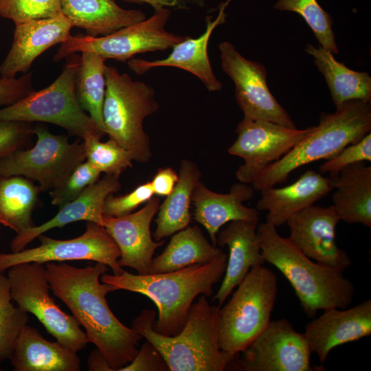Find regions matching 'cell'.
Returning a JSON list of instances; mask_svg holds the SVG:
<instances>
[{
    "instance_id": "6da1fadb",
    "label": "cell",
    "mask_w": 371,
    "mask_h": 371,
    "mask_svg": "<svg viewBox=\"0 0 371 371\" xmlns=\"http://www.w3.org/2000/svg\"><path fill=\"white\" fill-rule=\"evenodd\" d=\"M50 289L70 310L85 329L89 342L98 348L113 371H119L133 361L142 337L123 324L111 311L106 295L117 291L100 282L109 271L101 262L78 268L65 262L45 264Z\"/></svg>"
},
{
    "instance_id": "7a4b0ae2",
    "label": "cell",
    "mask_w": 371,
    "mask_h": 371,
    "mask_svg": "<svg viewBox=\"0 0 371 371\" xmlns=\"http://www.w3.org/2000/svg\"><path fill=\"white\" fill-rule=\"evenodd\" d=\"M227 260V255L222 251L208 262L194 264L174 271L146 275L126 271L120 275L105 273L100 280L117 290L138 293L150 298L158 310L154 329L163 335L175 336L186 325L195 298L202 294L212 295L213 286L225 273Z\"/></svg>"
},
{
    "instance_id": "3957f363",
    "label": "cell",
    "mask_w": 371,
    "mask_h": 371,
    "mask_svg": "<svg viewBox=\"0 0 371 371\" xmlns=\"http://www.w3.org/2000/svg\"><path fill=\"white\" fill-rule=\"evenodd\" d=\"M219 308L211 306L202 294L192 304L186 325L175 336L163 335L154 329L157 314L151 309H144L133 319L132 328L160 352L170 371L230 370L238 354L219 348Z\"/></svg>"
},
{
    "instance_id": "277c9868",
    "label": "cell",
    "mask_w": 371,
    "mask_h": 371,
    "mask_svg": "<svg viewBox=\"0 0 371 371\" xmlns=\"http://www.w3.org/2000/svg\"><path fill=\"white\" fill-rule=\"evenodd\" d=\"M257 236L266 262L290 282L307 317H315L319 310L346 308L352 303L355 286L343 272L314 262L266 222L258 223Z\"/></svg>"
},
{
    "instance_id": "5b68a950",
    "label": "cell",
    "mask_w": 371,
    "mask_h": 371,
    "mask_svg": "<svg viewBox=\"0 0 371 371\" xmlns=\"http://www.w3.org/2000/svg\"><path fill=\"white\" fill-rule=\"evenodd\" d=\"M371 131L370 102H345L333 113H322L319 124L292 149L261 171L251 185L256 192L285 182L298 168L328 159Z\"/></svg>"
},
{
    "instance_id": "8992f818",
    "label": "cell",
    "mask_w": 371,
    "mask_h": 371,
    "mask_svg": "<svg viewBox=\"0 0 371 371\" xmlns=\"http://www.w3.org/2000/svg\"><path fill=\"white\" fill-rule=\"evenodd\" d=\"M105 78L102 110L105 133L128 150L133 161L146 163L152 151L143 124L159 109L155 90L113 67H106Z\"/></svg>"
},
{
    "instance_id": "52a82bcc",
    "label": "cell",
    "mask_w": 371,
    "mask_h": 371,
    "mask_svg": "<svg viewBox=\"0 0 371 371\" xmlns=\"http://www.w3.org/2000/svg\"><path fill=\"white\" fill-rule=\"evenodd\" d=\"M228 302L219 308V348L237 355L245 350L271 322L278 278L264 265L251 268Z\"/></svg>"
},
{
    "instance_id": "ba28073f",
    "label": "cell",
    "mask_w": 371,
    "mask_h": 371,
    "mask_svg": "<svg viewBox=\"0 0 371 371\" xmlns=\"http://www.w3.org/2000/svg\"><path fill=\"white\" fill-rule=\"evenodd\" d=\"M80 63L78 54L67 57L62 72L49 86L0 109V120L50 123L81 139L89 136L101 138L105 133L80 107L76 98V78Z\"/></svg>"
},
{
    "instance_id": "9c48e42d",
    "label": "cell",
    "mask_w": 371,
    "mask_h": 371,
    "mask_svg": "<svg viewBox=\"0 0 371 371\" xmlns=\"http://www.w3.org/2000/svg\"><path fill=\"white\" fill-rule=\"evenodd\" d=\"M36 144L0 157V177L23 176L37 181L41 192L60 187L75 168L86 159L85 144L69 135H55L43 125L33 126Z\"/></svg>"
},
{
    "instance_id": "30bf717a",
    "label": "cell",
    "mask_w": 371,
    "mask_h": 371,
    "mask_svg": "<svg viewBox=\"0 0 371 371\" xmlns=\"http://www.w3.org/2000/svg\"><path fill=\"white\" fill-rule=\"evenodd\" d=\"M170 15L168 9L161 8L156 9L150 18L105 36L70 35L60 44L54 60L60 61L76 52H91L105 60L124 62L138 54L172 48L189 36L175 34L166 30Z\"/></svg>"
},
{
    "instance_id": "8fae6325",
    "label": "cell",
    "mask_w": 371,
    "mask_h": 371,
    "mask_svg": "<svg viewBox=\"0 0 371 371\" xmlns=\"http://www.w3.org/2000/svg\"><path fill=\"white\" fill-rule=\"evenodd\" d=\"M8 270L12 299L20 308L33 314L65 346L76 352L86 348L89 340L78 322L72 315L62 311L50 296L44 265L24 262Z\"/></svg>"
},
{
    "instance_id": "7c38bea8",
    "label": "cell",
    "mask_w": 371,
    "mask_h": 371,
    "mask_svg": "<svg viewBox=\"0 0 371 371\" xmlns=\"http://www.w3.org/2000/svg\"><path fill=\"white\" fill-rule=\"evenodd\" d=\"M85 232L72 239H54L44 234L38 238L40 245L18 252L0 253V272L24 262H63L74 260H91L107 265L115 275L125 270L119 265L120 249L105 229L97 223L86 221Z\"/></svg>"
},
{
    "instance_id": "4fadbf2b",
    "label": "cell",
    "mask_w": 371,
    "mask_h": 371,
    "mask_svg": "<svg viewBox=\"0 0 371 371\" xmlns=\"http://www.w3.org/2000/svg\"><path fill=\"white\" fill-rule=\"evenodd\" d=\"M235 357L234 371H324L311 366L312 353L304 333L297 332L286 319L269 322L266 328Z\"/></svg>"
},
{
    "instance_id": "5bb4252c",
    "label": "cell",
    "mask_w": 371,
    "mask_h": 371,
    "mask_svg": "<svg viewBox=\"0 0 371 371\" xmlns=\"http://www.w3.org/2000/svg\"><path fill=\"white\" fill-rule=\"evenodd\" d=\"M313 126L305 129L289 128L273 122L244 117L236 128L237 138L228 153L243 159L236 176L240 182L251 184L267 166L279 160Z\"/></svg>"
},
{
    "instance_id": "9a60e30c",
    "label": "cell",
    "mask_w": 371,
    "mask_h": 371,
    "mask_svg": "<svg viewBox=\"0 0 371 371\" xmlns=\"http://www.w3.org/2000/svg\"><path fill=\"white\" fill-rule=\"evenodd\" d=\"M223 71L235 85V97L244 117L297 126L278 103L267 84V71L260 63L244 58L229 42L218 45Z\"/></svg>"
},
{
    "instance_id": "2e32d148",
    "label": "cell",
    "mask_w": 371,
    "mask_h": 371,
    "mask_svg": "<svg viewBox=\"0 0 371 371\" xmlns=\"http://www.w3.org/2000/svg\"><path fill=\"white\" fill-rule=\"evenodd\" d=\"M339 221L333 205H312L288 219V238L309 258L344 272L352 260L336 243V227Z\"/></svg>"
},
{
    "instance_id": "e0dca14e",
    "label": "cell",
    "mask_w": 371,
    "mask_h": 371,
    "mask_svg": "<svg viewBox=\"0 0 371 371\" xmlns=\"http://www.w3.org/2000/svg\"><path fill=\"white\" fill-rule=\"evenodd\" d=\"M160 205L154 195L138 211L122 217L104 218L103 226L115 240L120 251L119 265L135 269L137 274L146 275L155 250L164 240L154 241L150 223Z\"/></svg>"
},
{
    "instance_id": "ac0fdd59",
    "label": "cell",
    "mask_w": 371,
    "mask_h": 371,
    "mask_svg": "<svg viewBox=\"0 0 371 371\" xmlns=\"http://www.w3.org/2000/svg\"><path fill=\"white\" fill-rule=\"evenodd\" d=\"M308 322L304 335L312 352L324 363L339 346L371 335V300L348 308H330Z\"/></svg>"
},
{
    "instance_id": "d6986e66",
    "label": "cell",
    "mask_w": 371,
    "mask_h": 371,
    "mask_svg": "<svg viewBox=\"0 0 371 371\" xmlns=\"http://www.w3.org/2000/svg\"><path fill=\"white\" fill-rule=\"evenodd\" d=\"M72 27L61 12L15 24L11 47L0 65V76L10 78L19 73H27L38 56L69 37Z\"/></svg>"
},
{
    "instance_id": "ffe728a7",
    "label": "cell",
    "mask_w": 371,
    "mask_h": 371,
    "mask_svg": "<svg viewBox=\"0 0 371 371\" xmlns=\"http://www.w3.org/2000/svg\"><path fill=\"white\" fill-rule=\"evenodd\" d=\"M255 192L251 184L243 182L233 184L227 194L213 192L201 181L196 184L191 196L194 218L207 230L212 245H216L218 232L230 221L259 222V211L243 204L254 197Z\"/></svg>"
},
{
    "instance_id": "44dd1931",
    "label": "cell",
    "mask_w": 371,
    "mask_h": 371,
    "mask_svg": "<svg viewBox=\"0 0 371 371\" xmlns=\"http://www.w3.org/2000/svg\"><path fill=\"white\" fill-rule=\"evenodd\" d=\"M231 0L223 3L217 17L212 21L211 16L206 18V29L203 34L196 38L188 36L172 47L170 55L164 59L146 60L131 58L128 65L138 75L159 67H173L187 71L197 77L210 91H221L223 87L216 77L208 56L207 47L210 38L214 30L225 23L226 7Z\"/></svg>"
},
{
    "instance_id": "7402d4cb",
    "label": "cell",
    "mask_w": 371,
    "mask_h": 371,
    "mask_svg": "<svg viewBox=\"0 0 371 371\" xmlns=\"http://www.w3.org/2000/svg\"><path fill=\"white\" fill-rule=\"evenodd\" d=\"M258 225V221H233L217 234L216 244L229 249L224 278L212 298L219 307L251 268L266 262L257 236Z\"/></svg>"
},
{
    "instance_id": "603a6c76",
    "label": "cell",
    "mask_w": 371,
    "mask_h": 371,
    "mask_svg": "<svg viewBox=\"0 0 371 371\" xmlns=\"http://www.w3.org/2000/svg\"><path fill=\"white\" fill-rule=\"evenodd\" d=\"M120 188L119 175H105L85 189L76 199L60 207L52 218L16 234L10 243L11 251H20L40 235L74 222L91 221L103 225L104 202L109 194H114Z\"/></svg>"
},
{
    "instance_id": "cb8c5ba5",
    "label": "cell",
    "mask_w": 371,
    "mask_h": 371,
    "mask_svg": "<svg viewBox=\"0 0 371 371\" xmlns=\"http://www.w3.org/2000/svg\"><path fill=\"white\" fill-rule=\"evenodd\" d=\"M333 190L329 177L309 170L287 186H274L260 191L258 211H267L266 223L276 227L286 223L295 214L313 205Z\"/></svg>"
},
{
    "instance_id": "d4e9b609",
    "label": "cell",
    "mask_w": 371,
    "mask_h": 371,
    "mask_svg": "<svg viewBox=\"0 0 371 371\" xmlns=\"http://www.w3.org/2000/svg\"><path fill=\"white\" fill-rule=\"evenodd\" d=\"M14 371H80L77 352L58 341L45 339L38 329L26 325L19 333L10 358Z\"/></svg>"
},
{
    "instance_id": "484cf974",
    "label": "cell",
    "mask_w": 371,
    "mask_h": 371,
    "mask_svg": "<svg viewBox=\"0 0 371 371\" xmlns=\"http://www.w3.org/2000/svg\"><path fill=\"white\" fill-rule=\"evenodd\" d=\"M330 178V177H329ZM333 206L340 218L348 224L371 227V166L359 162L330 178Z\"/></svg>"
},
{
    "instance_id": "4316f807",
    "label": "cell",
    "mask_w": 371,
    "mask_h": 371,
    "mask_svg": "<svg viewBox=\"0 0 371 371\" xmlns=\"http://www.w3.org/2000/svg\"><path fill=\"white\" fill-rule=\"evenodd\" d=\"M61 13L91 36H105L146 19L139 10H126L114 0H60Z\"/></svg>"
},
{
    "instance_id": "83f0119b",
    "label": "cell",
    "mask_w": 371,
    "mask_h": 371,
    "mask_svg": "<svg viewBox=\"0 0 371 371\" xmlns=\"http://www.w3.org/2000/svg\"><path fill=\"white\" fill-rule=\"evenodd\" d=\"M201 177V171L192 161H181L178 181L172 191L159 205L155 221L153 238L159 241L187 227L191 221L190 205L192 191Z\"/></svg>"
},
{
    "instance_id": "f1b7e54d",
    "label": "cell",
    "mask_w": 371,
    "mask_h": 371,
    "mask_svg": "<svg viewBox=\"0 0 371 371\" xmlns=\"http://www.w3.org/2000/svg\"><path fill=\"white\" fill-rule=\"evenodd\" d=\"M305 50L313 57L318 70L324 75L336 109L353 100L370 102L371 77L368 73L348 68L322 46L315 47L308 44Z\"/></svg>"
},
{
    "instance_id": "f546056e",
    "label": "cell",
    "mask_w": 371,
    "mask_h": 371,
    "mask_svg": "<svg viewBox=\"0 0 371 371\" xmlns=\"http://www.w3.org/2000/svg\"><path fill=\"white\" fill-rule=\"evenodd\" d=\"M222 249L207 240L198 225L188 226L174 234L161 254L153 258L149 273L170 272L214 260Z\"/></svg>"
},
{
    "instance_id": "4dcf8cb0",
    "label": "cell",
    "mask_w": 371,
    "mask_h": 371,
    "mask_svg": "<svg viewBox=\"0 0 371 371\" xmlns=\"http://www.w3.org/2000/svg\"><path fill=\"white\" fill-rule=\"evenodd\" d=\"M41 192L23 176L0 177V224L16 234L34 226L32 214Z\"/></svg>"
},
{
    "instance_id": "1f68e13d",
    "label": "cell",
    "mask_w": 371,
    "mask_h": 371,
    "mask_svg": "<svg viewBox=\"0 0 371 371\" xmlns=\"http://www.w3.org/2000/svg\"><path fill=\"white\" fill-rule=\"evenodd\" d=\"M105 59L91 52H81L76 78V94L80 107L88 112L97 126L105 133L103 104L106 91ZM106 134V133H105Z\"/></svg>"
},
{
    "instance_id": "d6a6232c",
    "label": "cell",
    "mask_w": 371,
    "mask_h": 371,
    "mask_svg": "<svg viewBox=\"0 0 371 371\" xmlns=\"http://www.w3.org/2000/svg\"><path fill=\"white\" fill-rule=\"evenodd\" d=\"M8 277L0 272V364L10 359L16 339L27 325L28 313L12 303Z\"/></svg>"
},
{
    "instance_id": "836d02e7",
    "label": "cell",
    "mask_w": 371,
    "mask_h": 371,
    "mask_svg": "<svg viewBox=\"0 0 371 371\" xmlns=\"http://www.w3.org/2000/svg\"><path fill=\"white\" fill-rule=\"evenodd\" d=\"M82 140L87 161L100 172L120 176L123 171L133 166L131 153L115 140L109 138L102 142L95 136Z\"/></svg>"
},
{
    "instance_id": "e575fe53",
    "label": "cell",
    "mask_w": 371,
    "mask_h": 371,
    "mask_svg": "<svg viewBox=\"0 0 371 371\" xmlns=\"http://www.w3.org/2000/svg\"><path fill=\"white\" fill-rule=\"evenodd\" d=\"M276 9L294 12L302 16L311 27L322 47L338 54L335 34L332 29L331 16L324 11L316 0H280Z\"/></svg>"
},
{
    "instance_id": "d590c367",
    "label": "cell",
    "mask_w": 371,
    "mask_h": 371,
    "mask_svg": "<svg viewBox=\"0 0 371 371\" xmlns=\"http://www.w3.org/2000/svg\"><path fill=\"white\" fill-rule=\"evenodd\" d=\"M60 12V0H0V16L14 24L49 18Z\"/></svg>"
},
{
    "instance_id": "8d00e7d4",
    "label": "cell",
    "mask_w": 371,
    "mask_h": 371,
    "mask_svg": "<svg viewBox=\"0 0 371 371\" xmlns=\"http://www.w3.org/2000/svg\"><path fill=\"white\" fill-rule=\"evenodd\" d=\"M100 173L89 161L82 162L60 187L49 192L52 204L60 208L72 201L89 186L96 183Z\"/></svg>"
},
{
    "instance_id": "74e56055",
    "label": "cell",
    "mask_w": 371,
    "mask_h": 371,
    "mask_svg": "<svg viewBox=\"0 0 371 371\" xmlns=\"http://www.w3.org/2000/svg\"><path fill=\"white\" fill-rule=\"evenodd\" d=\"M371 161V133L358 142L349 144L333 157L326 159L319 167L321 174L328 173L336 177L346 167L359 162Z\"/></svg>"
},
{
    "instance_id": "f35d334b",
    "label": "cell",
    "mask_w": 371,
    "mask_h": 371,
    "mask_svg": "<svg viewBox=\"0 0 371 371\" xmlns=\"http://www.w3.org/2000/svg\"><path fill=\"white\" fill-rule=\"evenodd\" d=\"M153 196L150 181L139 185L133 191L124 195L114 196L113 193L110 194L104 202L103 217L117 218L128 215Z\"/></svg>"
},
{
    "instance_id": "ab89813d",
    "label": "cell",
    "mask_w": 371,
    "mask_h": 371,
    "mask_svg": "<svg viewBox=\"0 0 371 371\" xmlns=\"http://www.w3.org/2000/svg\"><path fill=\"white\" fill-rule=\"evenodd\" d=\"M32 123L0 120V157L23 148L32 136Z\"/></svg>"
},
{
    "instance_id": "60d3db41",
    "label": "cell",
    "mask_w": 371,
    "mask_h": 371,
    "mask_svg": "<svg viewBox=\"0 0 371 371\" xmlns=\"http://www.w3.org/2000/svg\"><path fill=\"white\" fill-rule=\"evenodd\" d=\"M32 74L28 72L20 78H0V106H10L21 100L34 89Z\"/></svg>"
},
{
    "instance_id": "b9f144b4",
    "label": "cell",
    "mask_w": 371,
    "mask_h": 371,
    "mask_svg": "<svg viewBox=\"0 0 371 371\" xmlns=\"http://www.w3.org/2000/svg\"><path fill=\"white\" fill-rule=\"evenodd\" d=\"M119 371H170V369L160 352L146 340L133 361Z\"/></svg>"
},
{
    "instance_id": "7bdbcfd3",
    "label": "cell",
    "mask_w": 371,
    "mask_h": 371,
    "mask_svg": "<svg viewBox=\"0 0 371 371\" xmlns=\"http://www.w3.org/2000/svg\"><path fill=\"white\" fill-rule=\"evenodd\" d=\"M179 175L170 167L159 168L150 181L155 196H166L173 190Z\"/></svg>"
},
{
    "instance_id": "ee69618b",
    "label": "cell",
    "mask_w": 371,
    "mask_h": 371,
    "mask_svg": "<svg viewBox=\"0 0 371 371\" xmlns=\"http://www.w3.org/2000/svg\"><path fill=\"white\" fill-rule=\"evenodd\" d=\"M87 365L89 371H113L106 357L97 348L89 354Z\"/></svg>"
},
{
    "instance_id": "f6af8a7d",
    "label": "cell",
    "mask_w": 371,
    "mask_h": 371,
    "mask_svg": "<svg viewBox=\"0 0 371 371\" xmlns=\"http://www.w3.org/2000/svg\"><path fill=\"white\" fill-rule=\"evenodd\" d=\"M136 3H147L153 6L155 10L174 6L177 3L178 0H124Z\"/></svg>"
}]
</instances>
